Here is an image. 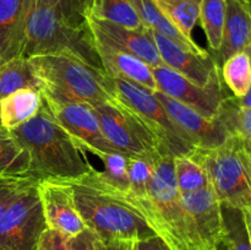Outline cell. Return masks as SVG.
<instances>
[{"mask_svg": "<svg viewBox=\"0 0 251 250\" xmlns=\"http://www.w3.org/2000/svg\"><path fill=\"white\" fill-rule=\"evenodd\" d=\"M157 91L190 107L207 119H215L221 104L230 96L222 75L213 78L207 86H198L167 65L152 68Z\"/></svg>", "mask_w": 251, "mask_h": 250, "instance_id": "cell-10", "label": "cell"}, {"mask_svg": "<svg viewBox=\"0 0 251 250\" xmlns=\"http://www.w3.org/2000/svg\"><path fill=\"white\" fill-rule=\"evenodd\" d=\"M181 203L190 216L205 250H216L226 237L222 205L211 185L180 193Z\"/></svg>", "mask_w": 251, "mask_h": 250, "instance_id": "cell-13", "label": "cell"}, {"mask_svg": "<svg viewBox=\"0 0 251 250\" xmlns=\"http://www.w3.org/2000/svg\"><path fill=\"white\" fill-rule=\"evenodd\" d=\"M96 48L100 54L103 70L110 77L123 78L153 92L157 91V83L152 73V68L146 61L136 55L117 50L102 44L96 43Z\"/></svg>", "mask_w": 251, "mask_h": 250, "instance_id": "cell-19", "label": "cell"}, {"mask_svg": "<svg viewBox=\"0 0 251 250\" xmlns=\"http://www.w3.org/2000/svg\"><path fill=\"white\" fill-rule=\"evenodd\" d=\"M43 103L38 90L21 88L0 100V124L9 130L16 129L37 115Z\"/></svg>", "mask_w": 251, "mask_h": 250, "instance_id": "cell-20", "label": "cell"}, {"mask_svg": "<svg viewBox=\"0 0 251 250\" xmlns=\"http://www.w3.org/2000/svg\"><path fill=\"white\" fill-rule=\"evenodd\" d=\"M37 183L25 190L0 217V250L37 249L47 229Z\"/></svg>", "mask_w": 251, "mask_h": 250, "instance_id": "cell-9", "label": "cell"}, {"mask_svg": "<svg viewBox=\"0 0 251 250\" xmlns=\"http://www.w3.org/2000/svg\"><path fill=\"white\" fill-rule=\"evenodd\" d=\"M31 158L11 130L0 124V175L29 176Z\"/></svg>", "mask_w": 251, "mask_h": 250, "instance_id": "cell-24", "label": "cell"}, {"mask_svg": "<svg viewBox=\"0 0 251 250\" xmlns=\"http://www.w3.org/2000/svg\"><path fill=\"white\" fill-rule=\"evenodd\" d=\"M56 122L64 127L81 152L120 153L108 142L92 105L82 102H59L43 97Z\"/></svg>", "mask_w": 251, "mask_h": 250, "instance_id": "cell-11", "label": "cell"}, {"mask_svg": "<svg viewBox=\"0 0 251 250\" xmlns=\"http://www.w3.org/2000/svg\"><path fill=\"white\" fill-rule=\"evenodd\" d=\"M137 14L141 17L142 22L147 28L156 31L168 38L173 39L185 49L195 53H205V49L201 48L194 39H189L172 24L168 17L163 14L154 0H130Z\"/></svg>", "mask_w": 251, "mask_h": 250, "instance_id": "cell-21", "label": "cell"}, {"mask_svg": "<svg viewBox=\"0 0 251 250\" xmlns=\"http://www.w3.org/2000/svg\"><path fill=\"white\" fill-rule=\"evenodd\" d=\"M153 95L162 103L169 117L190 137L196 149H215L230 136L226 127L216 118L207 119L196 110L181 104L161 91H154Z\"/></svg>", "mask_w": 251, "mask_h": 250, "instance_id": "cell-16", "label": "cell"}, {"mask_svg": "<svg viewBox=\"0 0 251 250\" xmlns=\"http://www.w3.org/2000/svg\"><path fill=\"white\" fill-rule=\"evenodd\" d=\"M169 21L189 39H193L200 16V0H154Z\"/></svg>", "mask_w": 251, "mask_h": 250, "instance_id": "cell-26", "label": "cell"}, {"mask_svg": "<svg viewBox=\"0 0 251 250\" xmlns=\"http://www.w3.org/2000/svg\"><path fill=\"white\" fill-rule=\"evenodd\" d=\"M174 174L180 193H189L211 185L203 167L190 156L174 157Z\"/></svg>", "mask_w": 251, "mask_h": 250, "instance_id": "cell-30", "label": "cell"}, {"mask_svg": "<svg viewBox=\"0 0 251 250\" xmlns=\"http://www.w3.org/2000/svg\"><path fill=\"white\" fill-rule=\"evenodd\" d=\"M29 59L39 80L42 97L59 102H82L91 105L114 100L112 78L77 59L37 55Z\"/></svg>", "mask_w": 251, "mask_h": 250, "instance_id": "cell-5", "label": "cell"}, {"mask_svg": "<svg viewBox=\"0 0 251 250\" xmlns=\"http://www.w3.org/2000/svg\"><path fill=\"white\" fill-rule=\"evenodd\" d=\"M86 22L97 44L139 56L151 68L164 65L149 28L137 31L91 16L86 17Z\"/></svg>", "mask_w": 251, "mask_h": 250, "instance_id": "cell-14", "label": "cell"}, {"mask_svg": "<svg viewBox=\"0 0 251 250\" xmlns=\"http://www.w3.org/2000/svg\"><path fill=\"white\" fill-rule=\"evenodd\" d=\"M69 250H105V243L91 228H85L75 237L68 238Z\"/></svg>", "mask_w": 251, "mask_h": 250, "instance_id": "cell-34", "label": "cell"}, {"mask_svg": "<svg viewBox=\"0 0 251 250\" xmlns=\"http://www.w3.org/2000/svg\"><path fill=\"white\" fill-rule=\"evenodd\" d=\"M225 221V243L228 250H251V237L245 212L238 208L222 206Z\"/></svg>", "mask_w": 251, "mask_h": 250, "instance_id": "cell-29", "label": "cell"}, {"mask_svg": "<svg viewBox=\"0 0 251 250\" xmlns=\"http://www.w3.org/2000/svg\"><path fill=\"white\" fill-rule=\"evenodd\" d=\"M36 0H0V65L21 56L27 20Z\"/></svg>", "mask_w": 251, "mask_h": 250, "instance_id": "cell-17", "label": "cell"}, {"mask_svg": "<svg viewBox=\"0 0 251 250\" xmlns=\"http://www.w3.org/2000/svg\"><path fill=\"white\" fill-rule=\"evenodd\" d=\"M250 146H251V145H250Z\"/></svg>", "mask_w": 251, "mask_h": 250, "instance_id": "cell-43", "label": "cell"}, {"mask_svg": "<svg viewBox=\"0 0 251 250\" xmlns=\"http://www.w3.org/2000/svg\"><path fill=\"white\" fill-rule=\"evenodd\" d=\"M130 250H131V249H130Z\"/></svg>", "mask_w": 251, "mask_h": 250, "instance_id": "cell-42", "label": "cell"}, {"mask_svg": "<svg viewBox=\"0 0 251 250\" xmlns=\"http://www.w3.org/2000/svg\"><path fill=\"white\" fill-rule=\"evenodd\" d=\"M131 250H172L158 235L132 243Z\"/></svg>", "mask_w": 251, "mask_h": 250, "instance_id": "cell-36", "label": "cell"}, {"mask_svg": "<svg viewBox=\"0 0 251 250\" xmlns=\"http://www.w3.org/2000/svg\"><path fill=\"white\" fill-rule=\"evenodd\" d=\"M131 245L129 242H110L105 244V250H130Z\"/></svg>", "mask_w": 251, "mask_h": 250, "instance_id": "cell-38", "label": "cell"}, {"mask_svg": "<svg viewBox=\"0 0 251 250\" xmlns=\"http://www.w3.org/2000/svg\"><path fill=\"white\" fill-rule=\"evenodd\" d=\"M37 188L48 229L71 238L87 228L75 205L70 184L60 180H39Z\"/></svg>", "mask_w": 251, "mask_h": 250, "instance_id": "cell-12", "label": "cell"}, {"mask_svg": "<svg viewBox=\"0 0 251 250\" xmlns=\"http://www.w3.org/2000/svg\"><path fill=\"white\" fill-rule=\"evenodd\" d=\"M127 169H129L130 189L126 194L122 195L132 196V198H145L149 195L152 173H153L152 162L137 157H129Z\"/></svg>", "mask_w": 251, "mask_h": 250, "instance_id": "cell-31", "label": "cell"}, {"mask_svg": "<svg viewBox=\"0 0 251 250\" xmlns=\"http://www.w3.org/2000/svg\"><path fill=\"white\" fill-rule=\"evenodd\" d=\"M150 29V28H149ZM164 65L169 66L198 86H207L213 78L221 75V69L216 64L212 54L195 53L185 49L173 39L150 29Z\"/></svg>", "mask_w": 251, "mask_h": 250, "instance_id": "cell-15", "label": "cell"}, {"mask_svg": "<svg viewBox=\"0 0 251 250\" xmlns=\"http://www.w3.org/2000/svg\"><path fill=\"white\" fill-rule=\"evenodd\" d=\"M59 55L77 59L87 65L103 70L95 39L87 24H70L55 7L36 0L27 20L21 56Z\"/></svg>", "mask_w": 251, "mask_h": 250, "instance_id": "cell-4", "label": "cell"}, {"mask_svg": "<svg viewBox=\"0 0 251 250\" xmlns=\"http://www.w3.org/2000/svg\"><path fill=\"white\" fill-rule=\"evenodd\" d=\"M221 75L233 97H244L251 85V60L247 50L228 58L221 66Z\"/></svg>", "mask_w": 251, "mask_h": 250, "instance_id": "cell-25", "label": "cell"}, {"mask_svg": "<svg viewBox=\"0 0 251 250\" xmlns=\"http://www.w3.org/2000/svg\"><path fill=\"white\" fill-rule=\"evenodd\" d=\"M11 132L28 152L29 176L36 180H76L92 168L46 103L37 115Z\"/></svg>", "mask_w": 251, "mask_h": 250, "instance_id": "cell-1", "label": "cell"}, {"mask_svg": "<svg viewBox=\"0 0 251 250\" xmlns=\"http://www.w3.org/2000/svg\"><path fill=\"white\" fill-rule=\"evenodd\" d=\"M245 50L248 51V54H249V56H250V60H251V43L247 47V49H245ZM237 100H238V103H239V105H242V107L251 108V85H250V88H249V91H248L247 95H245L243 98H240V100H238L237 98Z\"/></svg>", "mask_w": 251, "mask_h": 250, "instance_id": "cell-37", "label": "cell"}, {"mask_svg": "<svg viewBox=\"0 0 251 250\" xmlns=\"http://www.w3.org/2000/svg\"><path fill=\"white\" fill-rule=\"evenodd\" d=\"M216 250H228V249H227V245H226V243L223 242L222 244H221L220 247H218L217 249H216Z\"/></svg>", "mask_w": 251, "mask_h": 250, "instance_id": "cell-40", "label": "cell"}, {"mask_svg": "<svg viewBox=\"0 0 251 250\" xmlns=\"http://www.w3.org/2000/svg\"><path fill=\"white\" fill-rule=\"evenodd\" d=\"M39 86L28 58L16 56L0 65V100L21 88L39 91Z\"/></svg>", "mask_w": 251, "mask_h": 250, "instance_id": "cell-23", "label": "cell"}, {"mask_svg": "<svg viewBox=\"0 0 251 250\" xmlns=\"http://www.w3.org/2000/svg\"><path fill=\"white\" fill-rule=\"evenodd\" d=\"M199 21L205 31L208 47L215 53L222 43L226 22V0H200Z\"/></svg>", "mask_w": 251, "mask_h": 250, "instance_id": "cell-27", "label": "cell"}, {"mask_svg": "<svg viewBox=\"0 0 251 250\" xmlns=\"http://www.w3.org/2000/svg\"><path fill=\"white\" fill-rule=\"evenodd\" d=\"M55 7L70 24L76 26L86 25L92 0H42Z\"/></svg>", "mask_w": 251, "mask_h": 250, "instance_id": "cell-33", "label": "cell"}, {"mask_svg": "<svg viewBox=\"0 0 251 250\" xmlns=\"http://www.w3.org/2000/svg\"><path fill=\"white\" fill-rule=\"evenodd\" d=\"M245 218H247V225H248V228H249V233L251 237V213L245 212Z\"/></svg>", "mask_w": 251, "mask_h": 250, "instance_id": "cell-39", "label": "cell"}, {"mask_svg": "<svg viewBox=\"0 0 251 250\" xmlns=\"http://www.w3.org/2000/svg\"><path fill=\"white\" fill-rule=\"evenodd\" d=\"M37 181L28 176L0 175V217L25 190Z\"/></svg>", "mask_w": 251, "mask_h": 250, "instance_id": "cell-32", "label": "cell"}, {"mask_svg": "<svg viewBox=\"0 0 251 250\" xmlns=\"http://www.w3.org/2000/svg\"><path fill=\"white\" fill-rule=\"evenodd\" d=\"M189 156L203 167L221 205L251 213V146L230 135L215 149H195Z\"/></svg>", "mask_w": 251, "mask_h": 250, "instance_id": "cell-6", "label": "cell"}, {"mask_svg": "<svg viewBox=\"0 0 251 250\" xmlns=\"http://www.w3.org/2000/svg\"><path fill=\"white\" fill-rule=\"evenodd\" d=\"M36 250H69L68 238L56 230L47 228L41 235Z\"/></svg>", "mask_w": 251, "mask_h": 250, "instance_id": "cell-35", "label": "cell"}, {"mask_svg": "<svg viewBox=\"0 0 251 250\" xmlns=\"http://www.w3.org/2000/svg\"><path fill=\"white\" fill-rule=\"evenodd\" d=\"M96 157L102 161L103 171L96 169L98 178L112 190L126 194L130 189L129 157L123 153H97Z\"/></svg>", "mask_w": 251, "mask_h": 250, "instance_id": "cell-28", "label": "cell"}, {"mask_svg": "<svg viewBox=\"0 0 251 250\" xmlns=\"http://www.w3.org/2000/svg\"><path fill=\"white\" fill-rule=\"evenodd\" d=\"M251 43V9L244 0H226V22L220 49L212 53L218 68Z\"/></svg>", "mask_w": 251, "mask_h": 250, "instance_id": "cell-18", "label": "cell"}, {"mask_svg": "<svg viewBox=\"0 0 251 250\" xmlns=\"http://www.w3.org/2000/svg\"><path fill=\"white\" fill-rule=\"evenodd\" d=\"M150 194L145 198L120 195L145 218L172 250H205L190 216L181 203L174 174V157L161 156L152 163Z\"/></svg>", "mask_w": 251, "mask_h": 250, "instance_id": "cell-2", "label": "cell"}, {"mask_svg": "<svg viewBox=\"0 0 251 250\" xmlns=\"http://www.w3.org/2000/svg\"><path fill=\"white\" fill-rule=\"evenodd\" d=\"M244 1L247 2V5H248V6H249L250 9H251V0H244Z\"/></svg>", "mask_w": 251, "mask_h": 250, "instance_id": "cell-41", "label": "cell"}, {"mask_svg": "<svg viewBox=\"0 0 251 250\" xmlns=\"http://www.w3.org/2000/svg\"><path fill=\"white\" fill-rule=\"evenodd\" d=\"M87 16L137 31L147 28L130 0H92Z\"/></svg>", "mask_w": 251, "mask_h": 250, "instance_id": "cell-22", "label": "cell"}, {"mask_svg": "<svg viewBox=\"0 0 251 250\" xmlns=\"http://www.w3.org/2000/svg\"><path fill=\"white\" fill-rule=\"evenodd\" d=\"M110 78L114 97L139 117L167 153L172 157L189 156L196 149L190 137L169 117L153 91L123 78Z\"/></svg>", "mask_w": 251, "mask_h": 250, "instance_id": "cell-7", "label": "cell"}, {"mask_svg": "<svg viewBox=\"0 0 251 250\" xmlns=\"http://www.w3.org/2000/svg\"><path fill=\"white\" fill-rule=\"evenodd\" d=\"M103 135L120 153L152 162L167 153L153 134L117 98L92 105Z\"/></svg>", "mask_w": 251, "mask_h": 250, "instance_id": "cell-8", "label": "cell"}, {"mask_svg": "<svg viewBox=\"0 0 251 250\" xmlns=\"http://www.w3.org/2000/svg\"><path fill=\"white\" fill-rule=\"evenodd\" d=\"M66 183L73 188L75 205L83 222L105 244L135 243L157 235L139 211L98 178L95 167L82 178Z\"/></svg>", "mask_w": 251, "mask_h": 250, "instance_id": "cell-3", "label": "cell"}]
</instances>
